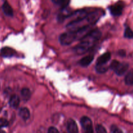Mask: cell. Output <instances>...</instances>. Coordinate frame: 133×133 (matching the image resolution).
<instances>
[{
    "label": "cell",
    "mask_w": 133,
    "mask_h": 133,
    "mask_svg": "<svg viewBox=\"0 0 133 133\" xmlns=\"http://www.w3.org/2000/svg\"><path fill=\"white\" fill-rule=\"evenodd\" d=\"M100 16L98 11L90 12L84 16L71 21L66 25V29L69 31H78L83 29L90 27L98 21Z\"/></svg>",
    "instance_id": "1"
},
{
    "label": "cell",
    "mask_w": 133,
    "mask_h": 133,
    "mask_svg": "<svg viewBox=\"0 0 133 133\" xmlns=\"http://www.w3.org/2000/svg\"><path fill=\"white\" fill-rule=\"evenodd\" d=\"M78 36L75 31H68L62 34L59 37V41L63 45H70L75 40H77Z\"/></svg>",
    "instance_id": "2"
},
{
    "label": "cell",
    "mask_w": 133,
    "mask_h": 133,
    "mask_svg": "<svg viewBox=\"0 0 133 133\" xmlns=\"http://www.w3.org/2000/svg\"><path fill=\"white\" fill-rule=\"evenodd\" d=\"M123 7H124L123 3L122 1H118L116 4L110 6L109 7V10H110L112 15L116 16H119L122 14L123 10Z\"/></svg>",
    "instance_id": "3"
},
{
    "label": "cell",
    "mask_w": 133,
    "mask_h": 133,
    "mask_svg": "<svg viewBox=\"0 0 133 133\" xmlns=\"http://www.w3.org/2000/svg\"><path fill=\"white\" fill-rule=\"evenodd\" d=\"M129 66V64L127 62H122V63L119 62V64L114 71H115L117 75L122 76V75H124L126 71L128 70Z\"/></svg>",
    "instance_id": "4"
},
{
    "label": "cell",
    "mask_w": 133,
    "mask_h": 133,
    "mask_svg": "<svg viewBox=\"0 0 133 133\" xmlns=\"http://www.w3.org/2000/svg\"><path fill=\"white\" fill-rule=\"evenodd\" d=\"M111 55L109 52L104 53L101 55L97 60V65H105V64L110 59Z\"/></svg>",
    "instance_id": "5"
},
{
    "label": "cell",
    "mask_w": 133,
    "mask_h": 133,
    "mask_svg": "<svg viewBox=\"0 0 133 133\" xmlns=\"http://www.w3.org/2000/svg\"><path fill=\"white\" fill-rule=\"evenodd\" d=\"M67 129L69 133H78V127L74 119H70L68 120Z\"/></svg>",
    "instance_id": "6"
},
{
    "label": "cell",
    "mask_w": 133,
    "mask_h": 133,
    "mask_svg": "<svg viewBox=\"0 0 133 133\" xmlns=\"http://www.w3.org/2000/svg\"><path fill=\"white\" fill-rule=\"evenodd\" d=\"M81 124L84 130L88 129L92 127V120L87 116H83L81 119Z\"/></svg>",
    "instance_id": "7"
},
{
    "label": "cell",
    "mask_w": 133,
    "mask_h": 133,
    "mask_svg": "<svg viewBox=\"0 0 133 133\" xmlns=\"http://www.w3.org/2000/svg\"><path fill=\"white\" fill-rule=\"evenodd\" d=\"M16 51L12 48L9 47H5L1 49V54L4 57H11L15 55Z\"/></svg>",
    "instance_id": "8"
},
{
    "label": "cell",
    "mask_w": 133,
    "mask_h": 133,
    "mask_svg": "<svg viewBox=\"0 0 133 133\" xmlns=\"http://www.w3.org/2000/svg\"><path fill=\"white\" fill-rule=\"evenodd\" d=\"M94 60V56L92 55H88L87 57H84V58H81L79 61V64L83 67H87V66H89Z\"/></svg>",
    "instance_id": "9"
},
{
    "label": "cell",
    "mask_w": 133,
    "mask_h": 133,
    "mask_svg": "<svg viewBox=\"0 0 133 133\" xmlns=\"http://www.w3.org/2000/svg\"><path fill=\"white\" fill-rule=\"evenodd\" d=\"M19 97L16 95H13L10 97V100H9V105L13 109H17L19 105Z\"/></svg>",
    "instance_id": "10"
},
{
    "label": "cell",
    "mask_w": 133,
    "mask_h": 133,
    "mask_svg": "<svg viewBox=\"0 0 133 133\" xmlns=\"http://www.w3.org/2000/svg\"><path fill=\"white\" fill-rule=\"evenodd\" d=\"M3 10V12L6 14L8 16H13V10L12 9V7L10 6V5H9V3L6 1H5L3 3L2 6Z\"/></svg>",
    "instance_id": "11"
},
{
    "label": "cell",
    "mask_w": 133,
    "mask_h": 133,
    "mask_svg": "<svg viewBox=\"0 0 133 133\" xmlns=\"http://www.w3.org/2000/svg\"><path fill=\"white\" fill-rule=\"evenodd\" d=\"M19 116L24 120H27L30 118V112L27 108L23 107L19 111Z\"/></svg>",
    "instance_id": "12"
},
{
    "label": "cell",
    "mask_w": 133,
    "mask_h": 133,
    "mask_svg": "<svg viewBox=\"0 0 133 133\" xmlns=\"http://www.w3.org/2000/svg\"><path fill=\"white\" fill-rule=\"evenodd\" d=\"M55 4L59 6L62 9H64V8L67 7L68 5L70 4V0H52Z\"/></svg>",
    "instance_id": "13"
},
{
    "label": "cell",
    "mask_w": 133,
    "mask_h": 133,
    "mask_svg": "<svg viewBox=\"0 0 133 133\" xmlns=\"http://www.w3.org/2000/svg\"><path fill=\"white\" fill-rule=\"evenodd\" d=\"M21 95H22V98H23L24 101H28L31 96V91L28 88H24L21 91Z\"/></svg>",
    "instance_id": "14"
},
{
    "label": "cell",
    "mask_w": 133,
    "mask_h": 133,
    "mask_svg": "<svg viewBox=\"0 0 133 133\" xmlns=\"http://www.w3.org/2000/svg\"><path fill=\"white\" fill-rule=\"evenodd\" d=\"M125 82L127 85H132L133 84V70L127 74L125 78Z\"/></svg>",
    "instance_id": "15"
},
{
    "label": "cell",
    "mask_w": 133,
    "mask_h": 133,
    "mask_svg": "<svg viewBox=\"0 0 133 133\" xmlns=\"http://www.w3.org/2000/svg\"><path fill=\"white\" fill-rule=\"evenodd\" d=\"M96 70L97 73L99 74H103L108 70V67L105 65H97L96 64Z\"/></svg>",
    "instance_id": "16"
},
{
    "label": "cell",
    "mask_w": 133,
    "mask_h": 133,
    "mask_svg": "<svg viewBox=\"0 0 133 133\" xmlns=\"http://www.w3.org/2000/svg\"><path fill=\"white\" fill-rule=\"evenodd\" d=\"M124 36L127 38H133V31H132L131 28L129 27H127L125 30Z\"/></svg>",
    "instance_id": "17"
},
{
    "label": "cell",
    "mask_w": 133,
    "mask_h": 133,
    "mask_svg": "<svg viewBox=\"0 0 133 133\" xmlns=\"http://www.w3.org/2000/svg\"><path fill=\"white\" fill-rule=\"evenodd\" d=\"M96 133H107L105 127L101 125H97L96 127Z\"/></svg>",
    "instance_id": "18"
},
{
    "label": "cell",
    "mask_w": 133,
    "mask_h": 133,
    "mask_svg": "<svg viewBox=\"0 0 133 133\" xmlns=\"http://www.w3.org/2000/svg\"><path fill=\"white\" fill-rule=\"evenodd\" d=\"M8 125H9V122H8L7 120H6L5 119H3V118H1L0 119V128L6 127Z\"/></svg>",
    "instance_id": "19"
},
{
    "label": "cell",
    "mask_w": 133,
    "mask_h": 133,
    "mask_svg": "<svg viewBox=\"0 0 133 133\" xmlns=\"http://www.w3.org/2000/svg\"><path fill=\"white\" fill-rule=\"evenodd\" d=\"M48 133H59V132H58V129L57 128L54 127H51L48 129Z\"/></svg>",
    "instance_id": "20"
},
{
    "label": "cell",
    "mask_w": 133,
    "mask_h": 133,
    "mask_svg": "<svg viewBox=\"0 0 133 133\" xmlns=\"http://www.w3.org/2000/svg\"><path fill=\"white\" fill-rule=\"evenodd\" d=\"M84 133H94L93 129H92V128L84 130Z\"/></svg>",
    "instance_id": "21"
},
{
    "label": "cell",
    "mask_w": 133,
    "mask_h": 133,
    "mask_svg": "<svg viewBox=\"0 0 133 133\" xmlns=\"http://www.w3.org/2000/svg\"><path fill=\"white\" fill-rule=\"evenodd\" d=\"M112 133H123V132L120 129L116 128L115 129H114V131H112Z\"/></svg>",
    "instance_id": "22"
},
{
    "label": "cell",
    "mask_w": 133,
    "mask_h": 133,
    "mask_svg": "<svg viewBox=\"0 0 133 133\" xmlns=\"http://www.w3.org/2000/svg\"><path fill=\"white\" fill-rule=\"evenodd\" d=\"M119 55L122 56H125V51H123V50L119 51Z\"/></svg>",
    "instance_id": "23"
},
{
    "label": "cell",
    "mask_w": 133,
    "mask_h": 133,
    "mask_svg": "<svg viewBox=\"0 0 133 133\" xmlns=\"http://www.w3.org/2000/svg\"><path fill=\"white\" fill-rule=\"evenodd\" d=\"M0 133H6V132L3 131H0Z\"/></svg>",
    "instance_id": "24"
}]
</instances>
